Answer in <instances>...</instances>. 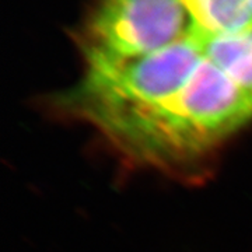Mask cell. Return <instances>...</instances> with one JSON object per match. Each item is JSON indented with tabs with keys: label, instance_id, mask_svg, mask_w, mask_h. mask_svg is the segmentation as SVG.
I'll use <instances>...</instances> for the list:
<instances>
[{
	"label": "cell",
	"instance_id": "6da1fadb",
	"mask_svg": "<svg viewBox=\"0 0 252 252\" xmlns=\"http://www.w3.org/2000/svg\"><path fill=\"white\" fill-rule=\"evenodd\" d=\"M251 119L248 98L205 58L182 90L101 133L133 161L168 168L209 153Z\"/></svg>",
	"mask_w": 252,
	"mask_h": 252
},
{
	"label": "cell",
	"instance_id": "7a4b0ae2",
	"mask_svg": "<svg viewBox=\"0 0 252 252\" xmlns=\"http://www.w3.org/2000/svg\"><path fill=\"white\" fill-rule=\"evenodd\" d=\"M86 74L63 107L99 132L182 90L205 59L196 36L153 54L119 58L83 49Z\"/></svg>",
	"mask_w": 252,
	"mask_h": 252
},
{
	"label": "cell",
	"instance_id": "3957f363",
	"mask_svg": "<svg viewBox=\"0 0 252 252\" xmlns=\"http://www.w3.org/2000/svg\"><path fill=\"white\" fill-rule=\"evenodd\" d=\"M193 34L181 0H97L83 49L132 58L161 51Z\"/></svg>",
	"mask_w": 252,
	"mask_h": 252
},
{
	"label": "cell",
	"instance_id": "277c9868",
	"mask_svg": "<svg viewBox=\"0 0 252 252\" xmlns=\"http://www.w3.org/2000/svg\"><path fill=\"white\" fill-rule=\"evenodd\" d=\"M195 36L207 61L224 73L252 104V28L230 35Z\"/></svg>",
	"mask_w": 252,
	"mask_h": 252
},
{
	"label": "cell",
	"instance_id": "5b68a950",
	"mask_svg": "<svg viewBox=\"0 0 252 252\" xmlns=\"http://www.w3.org/2000/svg\"><path fill=\"white\" fill-rule=\"evenodd\" d=\"M181 3L192 20L195 35H230L252 28L248 0H181Z\"/></svg>",
	"mask_w": 252,
	"mask_h": 252
},
{
	"label": "cell",
	"instance_id": "8992f818",
	"mask_svg": "<svg viewBox=\"0 0 252 252\" xmlns=\"http://www.w3.org/2000/svg\"><path fill=\"white\" fill-rule=\"evenodd\" d=\"M250 1V6H251V9H252V0H248Z\"/></svg>",
	"mask_w": 252,
	"mask_h": 252
}]
</instances>
